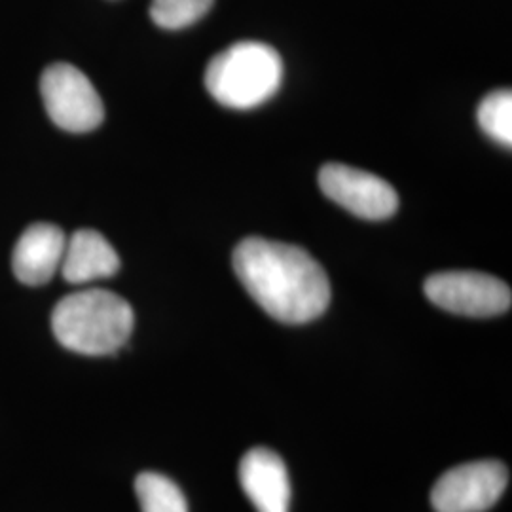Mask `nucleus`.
I'll use <instances>...</instances> for the list:
<instances>
[{
    "mask_svg": "<svg viewBox=\"0 0 512 512\" xmlns=\"http://www.w3.org/2000/svg\"><path fill=\"white\" fill-rule=\"evenodd\" d=\"M213 2L215 0H152L150 18L162 29L179 31L200 21L211 10Z\"/></svg>",
    "mask_w": 512,
    "mask_h": 512,
    "instance_id": "obj_13",
    "label": "nucleus"
},
{
    "mask_svg": "<svg viewBox=\"0 0 512 512\" xmlns=\"http://www.w3.org/2000/svg\"><path fill=\"white\" fill-rule=\"evenodd\" d=\"M239 482L256 512H289L291 478L285 461L268 448L249 450L239 463Z\"/></svg>",
    "mask_w": 512,
    "mask_h": 512,
    "instance_id": "obj_8",
    "label": "nucleus"
},
{
    "mask_svg": "<svg viewBox=\"0 0 512 512\" xmlns=\"http://www.w3.org/2000/svg\"><path fill=\"white\" fill-rule=\"evenodd\" d=\"M135 315L128 302L103 289L69 294L57 302L52 330L57 342L69 351L101 357L128 344Z\"/></svg>",
    "mask_w": 512,
    "mask_h": 512,
    "instance_id": "obj_2",
    "label": "nucleus"
},
{
    "mask_svg": "<svg viewBox=\"0 0 512 512\" xmlns=\"http://www.w3.org/2000/svg\"><path fill=\"white\" fill-rule=\"evenodd\" d=\"M65 245L67 238L59 226L50 222H37L29 226L14 247V275L29 287L50 283L61 268Z\"/></svg>",
    "mask_w": 512,
    "mask_h": 512,
    "instance_id": "obj_9",
    "label": "nucleus"
},
{
    "mask_svg": "<svg viewBox=\"0 0 512 512\" xmlns=\"http://www.w3.org/2000/svg\"><path fill=\"white\" fill-rule=\"evenodd\" d=\"M319 186L329 200L361 219H389L399 207V196L391 184L357 167L323 165L319 171Z\"/></svg>",
    "mask_w": 512,
    "mask_h": 512,
    "instance_id": "obj_7",
    "label": "nucleus"
},
{
    "mask_svg": "<svg viewBox=\"0 0 512 512\" xmlns=\"http://www.w3.org/2000/svg\"><path fill=\"white\" fill-rule=\"evenodd\" d=\"M40 93L55 126L88 133L105 120V107L90 78L69 63L50 65L40 78Z\"/></svg>",
    "mask_w": 512,
    "mask_h": 512,
    "instance_id": "obj_4",
    "label": "nucleus"
},
{
    "mask_svg": "<svg viewBox=\"0 0 512 512\" xmlns=\"http://www.w3.org/2000/svg\"><path fill=\"white\" fill-rule=\"evenodd\" d=\"M423 291L440 310L465 317H495L512 306L511 287L494 275L480 272L431 275Z\"/></svg>",
    "mask_w": 512,
    "mask_h": 512,
    "instance_id": "obj_5",
    "label": "nucleus"
},
{
    "mask_svg": "<svg viewBox=\"0 0 512 512\" xmlns=\"http://www.w3.org/2000/svg\"><path fill=\"white\" fill-rule=\"evenodd\" d=\"M135 494L143 512H188L183 490L158 473H141L135 480Z\"/></svg>",
    "mask_w": 512,
    "mask_h": 512,
    "instance_id": "obj_11",
    "label": "nucleus"
},
{
    "mask_svg": "<svg viewBox=\"0 0 512 512\" xmlns=\"http://www.w3.org/2000/svg\"><path fill=\"white\" fill-rule=\"evenodd\" d=\"M283 78V61L272 46L243 40L215 55L205 71V88L228 109L249 110L272 99Z\"/></svg>",
    "mask_w": 512,
    "mask_h": 512,
    "instance_id": "obj_3",
    "label": "nucleus"
},
{
    "mask_svg": "<svg viewBox=\"0 0 512 512\" xmlns=\"http://www.w3.org/2000/svg\"><path fill=\"white\" fill-rule=\"evenodd\" d=\"M478 124L499 145L512 147L511 90H497L482 99L478 107Z\"/></svg>",
    "mask_w": 512,
    "mask_h": 512,
    "instance_id": "obj_12",
    "label": "nucleus"
},
{
    "mask_svg": "<svg viewBox=\"0 0 512 512\" xmlns=\"http://www.w3.org/2000/svg\"><path fill=\"white\" fill-rule=\"evenodd\" d=\"M232 262L245 291L281 323L304 325L329 308L327 272L300 247L247 238L236 247Z\"/></svg>",
    "mask_w": 512,
    "mask_h": 512,
    "instance_id": "obj_1",
    "label": "nucleus"
},
{
    "mask_svg": "<svg viewBox=\"0 0 512 512\" xmlns=\"http://www.w3.org/2000/svg\"><path fill=\"white\" fill-rule=\"evenodd\" d=\"M509 486V469L501 461H473L440 476L431 492L437 512H484L492 509Z\"/></svg>",
    "mask_w": 512,
    "mask_h": 512,
    "instance_id": "obj_6",
    "label": "nucleus"
},
{
    "mask_svg": "<svg viewBox=\"0 0 512 512\" xmlns=\"http://www.w3.org/2000/svg\"><path fill=\"white\" fill-rule=\"evenodd\" d=\"M120 270V256L105 236L95 230H78L67 239L61 274L73 285L107 279Z\"/></svg>",
    "mask_w": 512,
    "mask_h": 512,
    "instance_id": "obj_10",
    "label": "nucleus"
}]
</instances>
